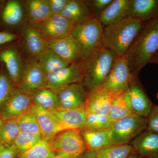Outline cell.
<instances>
[{"label":"cell","instance_id":"7","mask_svg":"<svg viewBox=\"0 0 158 158\" xmlns=\"http://www.w3.org/2000/svg\"><path fill=\"white\" fill-rule=\"evenodd\" d=\"M147 128V118L129 116L115 123L110 129L111 138L115 145L128 144Z\"/></svg>","mask_w":158,"mask_h":158},{"label":"cell","instance_id":"33","mask_svg":"<svg viewBox=\"0 0 158 158\" xmlns=\"http://www.w3.org/2000/svg\"><path fill=\"white\" fill-rule=\"evenodd\" d=\"M20 132L17 119L4 121L0 133V142L7 145L13 144Z\"/></svg>","mask_w":158,"mask_h":158},{"label":"cell","instance_id":"36","mask_svg":"<svg viewBox=\"0 0 158 158\" xmlns=\"http://www.w3.org/2000/svg\"><path fill=\"white\" fill-rule=\"evenodd\" d=\"M41 139V136L20 132L13 144L20 153L31 149Z\"/></svg>","mask_w":158,"mask_h":158},{"label":"cell","instance_id":"44","mask_svg":"<svg viewBox=\"0 0 158 158\" xmlns=\"http://www.w3.org/2000/svg\"><path fill=\"white\" fill-rule=\"evenodd\" d=\"M6 2V1H0V15H1V12H2V10L3 7H4Z\"/></svg>","mask_w":158,"mask_h":158},{"label":"cell","instance_id":"37","mask_svg":"<svg viewBox=\"0 0 158 158\" xmlns=\"http://www.w3.org/2000/svg\"><path fill=\"white\" fill-rule=\"evenodd\" d=\"M113 0H92L85 1L94 17L97 18L106 9Z\"/></svg>","mask_w":158,"mask_h":158},{"label":"cell","instance_id":"45","mask_svg":"<svg viewBox=\"0 0 158 158\" xmlns=\"http://www.w3.org/2000/svg\"><path fill=\"white\" fill-rule=\"evenodd\" d=\"M127 158H140L139 156L137 153H135L131 155V156H129Z\"/></svg>","mask_w":158,"mask_h":158},{"label":"cell","instance_id":"28","mask_svg":"<svg viewBox=\"0 0 158 158\" xmlns=\"http://www.w3.org/2000/svg\"><path fill=\"white\" fill-rule=\"evenodd\" d=\"M25 6L31 24L39 23L52 15L48 0H28L26 1Z\"/></svg>","mask_w":158,"mask_h":158},{"label":"cell","instance_id":"25","mask_svg":"<svg viewBox=\"0 0 158 158\" xmlns=\"http://www.w3.org/2000/svg\"><path fill=\"white\" fill-rule=\"evenodd\" d=\"M75 25L94 18L85 1L70 0L61 14Z\"/></svg>","mask_w":158,"mask_h":158},{"label":"cell","instance_id":"4","mask_svg":"<svg viewBox=\"0 0 158 158\" xmlns=\"http://www.w3.org/2000/svg\"><path fill=\"white\" fill-rule=\"evenodd\" d=\"M103 29L95 18L74 26L70 35L78 47L81 60L88 58L103 45Z\"/></svg>","mask_w":158,"mask_h":158},{"label":"cell","instance_id":"17","mask_svg":"<svg viewBox=\"0 0 158 158\" xmlns=\"http://www.w3.org/2000/svg\"><path fill=\"white\" fill-rule=\"evenodd\" d=\"M23 12V6L20 1H6L0 15L1 31L11 32V30L17 27L22 22Z\"/></svg>","mask_w":158,"mask_h":158},{"label":"cell","instance_id":"11","mask_svg":"<svg viewBox=\"0 0 158 158\" xmlns=\"http://www.w3.org/2000/svg\"><path fill=\"white\" fill-rule=\"evenodd\" d=\"M33 102L29 94L16 87L1 109L0 115L4 121L17 119L30 111Z\"/></svg>","mask_w":158,"mask_h":158},{"label":"cell","instance_id":"30","mask_svg":"<svg viewBox=\"0 0 158 158\" xmlns=\"http://www.w3.org/2000/svg\"><path fill=\"white\" fill-rule=\"evenodd\" d=\"M96 152L98 158H127L136 153L129 144L107 146Z\"/></svg>","mask_w":158,"mask_h":158},{"label":"cell","instance_id":"48","mask_svg":"<svg viewBox=\"0 0 158 158\" xmlns=\"http://www.w3.org/2000/svg\"><path fill=\"white\" fill-rule=\"evenodd\" d=\"M157 98L158 99V93H157Z\"/></svg>","mask_w":158,"mask_h":158},{"label":"cell","instance_id":"5","mask_svg":"<svg viewBox=\"0 0 158 158\" xmlns=\"http://www.w3.org/2000/svg\"><path fill=\"white\" fill-rule=\"evenodd\" d=\"M48 142L55 155L65 158H78L88 150L78 129L61 131Z\"/></svg>","mask_w":158,"mask_h":158},{"label":"cell","instance_id":"14","mask_svg":"<svg viewBox=\"0 0 158 158\" xmlns=\"http://www.w3.org/2000/svg\"><path fill=\"white\" fill-rule=\"evenodd\" d=\"M29 112L37 118L42 140L48 141L57 134L65 130L58 118L52 113L33 105Z\"/></svg>","mask_w":158,"mask_h":158},{"label":"cell","instance_id":"9","mask_svg":"<svg viewBox=\"0 0 158 158\" xmlns=\"http://www.w3.org/2000/svg\"><path fill=\"white\" fill-rule=\"evenodd\" d=\"M82 81L81 68L79 62H77L46 76L44 87L56 93L65 86L81 83Z\"/></svg>","mask_w":158,"mask_h":158},{"label":"cell","instance_id":"40","mask_svg":"<svg viewBox=\"0 0 158 158\" xmlns=\"http://www.w3.org/2000/svg\"><path fill=\"white\" fill-rule=\"evenodd\" d=\"M52 15L61 14L70 0H48Z\"/></svg>","mask_w":158,"mask_h":158},{"label":"cell","instance_id":"3","mask_svg":"<svg viewBox=\"0 0 158 158\" xmlns=\"http://www.w3.org/2000/svg\"><path fill=\"white\" fill-rule=\"evenodd\" d=\"M117 56L103 45L79 62L83 73L82 83L90 91L101 87L107 77Z\"/></svg>","mask_w":158,"mask_h":158},{"label":"cell","instance_id":"12","mask_svg":"<svg viewBox=\"0 0 158 158\" xmlns=\"http://www.w3.org/2000/svg\"><path fill=\"white\" fill-rule=\"evenodd\" d=\"M12 43L0 46V63L18 88L23 61L17 46Z\"/></svg>","mask_w":158,"mask_h":158},{"label":"cell","instance_id":"47","mask_svg":"<svg viewBox=\"0 0 158 158\" xmlns=\"http://www.w3.org/2000/svg\"><path fill=\"white\" fill-rule=\"evenodd\" d=\"M52 158H65V157H63L60 156H56L55 155L54 157H53Z\"/></svg>","mask_w":158,"mask_h":158},{"label":"cell","instance_id":"42","mask_svg":"<svg viewBox=\"0 0 158 158\" xmlns=\"http://www.w3.org/2000/svg\"><path fill=\"white\" fill-rule=\"evenodd\" d=\"M78 158H98V157L96 151L88 149Z\"/></svg>","mask_w":158,"mask_h":158},{"label":"cell","instance_id":"29","mask_svg":"<svg viewBox=\"0 0 158 158\" xmlns=\"http://www.w3.org/2000/svg\"><path fill=\"white\" fill-rule=\"evenodd\" d=\"M135 114L130 110L125 98L124 92L113 93L109 116L115 121H118Z\"/></svg>","mask_w":158,"mask_h":158},{"label":"cell","instance_id":"18","mask_svg":"<svg viewBox=\"0 0 158 158\" xmlns=\"http://www.w3.org/2000/svg\"><path fill=\"white\" fill-rule=\"evenodd\" d=\"M131 145L141 158H158V134L145 130L132 141Z\"/></svg>","mask_w":158,"mask_h":158},{"label":"cell","instance_id":"43","mask_svg":"<svg viewBox=\"0 0 158 158\" xmlns=\"http://www.w3.org/2000/svg\"><path fill=\"white\" fill-rule=\"evenodd\" d=\"M149 63H155L158 65V50L151 59Z\"/></svg>","mask_w":158,"mask_h":158},{"label":"cell","instance_id":"2","mask_svg":"<svg viewBox=\"0 0 158 158\" xmlns=\"http://www.w3.org/2000/svg\"><path fill=\"white\" fill-rule=\"evenodd\" d=\"M144 22L126 17L104 27L103 45L117 56H124L139 33Z\"/></svg>","mask_w":158,"mask_h":158},{"label":"cell","instance_id":"32","mask_svg":"<svg viewBox=\"0 0 158 158\" xmlns=\"http://www.w3.org/2000/svg\"><path fill=\"white\" fill-rule=\"evenodd\" d=\"M55 156L48 142L41 139L31 149L19 153L18 158H52Z\"/></svg>","mask_w":158,"mask_h":158},{"label":"cell","instance_id":"26","mask_svg":"<svg viewBox=\"0 0 158 158\" xmlns=\"http://www.w3.org/2000/svg\"><path fill=\"white\" fill-rule=\"evenodd\" d=\"M33 105L44 110L53 112L62 109L56 93L48 88H43L30 94Z\"/></svg>","mask_w":158,"mask_h":158},{"label":"cell","instance_id":"10","mask_svg":"<svg viewBox=\"0 0 158 158\" xmlns=\"http://www.w3.org/2000/svg\"><path fill=\"white\" fill-rule=\"evenodd\" d=\"M48 41L70 35L74 24L61 15H52L39 23L32 24Z\"/></svg>","mask_w":158,"mask_h":158},{"label":"cell","instance_id":"23","mask_svg":"<svg viewBox=\"0 0 158 158\" xmlns=\"http://www.w3.org/2000/svg\"><path fill=\"white\" fill-rule=\"evenodd\" d=\"M158 12V0H129L127 17L147 21Z\"/></svg>","mask_w":158,"mask_h":158},{"label":"cell","instance_id":"41","mask_svg":"<svg viewBox=\"0 0 158 158\" xmlns=\"http://www.w3.org/2000/svg\"><path fill=\"white\" fill-rule=\"evenodd\" d=\"M20 36L16 33L0 31V46L14 42L19 39Z\"/></svg>","mask_w":158,"mask_h":158},{"label":"cell","instance_id":"46","mask_svg":"<svg viewBox=\"0 0 158 158\" xmlns=\"http://www.w3.org/2000/svg\"><path fill=\"white\" fill-rule=\"evenodd\" d=\"M3 122H4V120H3L2 116H1V115H0V133H1V129H2V126Z\"/></svg>","mask_w":158,"mask_h":158},{"label":"cell","instance_id":"6","mask_svg":"<svg viewBox=\"0 0 158 158\" xmlns=\"http://www.w3.org/2000/svg\"><path fill=\"white\" fill-rule=\"evenodd\" d=\"M137 81L138 77L130 71L125 56H118L101 87L112 93H123Z\"/></svg>","mask_w":158,"mask_h":158},{"label":"cell","instance_id":"16","mask_svg":"<svg viewBox=\"0 0 158 158\" xmlns=\"http://www.w3.org/2000/svg\"><path fill=\"white\" fill-rule=\"evenodd\" d=\"M113 93L99 87L88 91L85 104L87 113L109 115Z\"/></svg>","mask_w":158,"mask_h":158},{"label":"cell","instance_id":"27","mask_svg":"<svg viewBox=\"0 0 158 158\" xmlns=\"http://www.w3.org/2000/svg\"><path fill=\"white\" fill-rule=\"evenodd\" d=\"M35 59L45 76L70 64L48 48Z\"/></svg>","mask_w":158,"mask_h":158},{"label":"cell","instance_id":"24","mask_svg":"<svg viewBox=\"0 0 158 158\" xmlns=\"http://www.w3.org/2000/svg\"><path fill=\"white\" fill-rule=\"evenodd\" d=\"M129 0H113L97 18L102 26H106L127 17Z\"/></svg>","mask_w":158,"mask_h":158},{"label":"cell","instance_id":"39","mask_svg":"<svg viewBox=\"0 0 158 158\" xmlns=\"http://www.w3.org/2000/svg\"><path fill=\"white\" fill-rule=\"evenodd\" d=\"M147 119V129L158 134V105L152 108Z\"/></svg>","mask_w":158,"mask_h":158},{"label":"cell","instance_id":"19","mask_svg":"<svg viewBox=\"0 0 158 158\" xmlns=\"http://www.w3.org/2000/svg\"><path fill=\"white\" fill-rule=\"evenodd\" d=\"M48 48L69 64L81 60L78 47L70 35L48 41Z\"/></svg>","mask_w":158,"mask_h":158},{"label":"cell","instance_id":"31","mask_svg":"<svg viewBox=\"0 0 158 158\" xmlns=\"http://www.w3.org/2000/svg\"><path fill=\"white\" fill-rule=\"evenodd\" d=\"M116 122L109 115L87 113L83 128L97 130L111 129Z\"/></svg>","mask_w":158,"mask_h":158},{"label":"cell","instance_id":"38","mask_svg":"<svg viewBox=\"0 0 158 158\" xmlns=\"http://www.w3.org/2000/svg\"><path fill=\"white\" fill-rule=\"evenodd\" d=\"M19 154L14 144L7 145L0 142V158H17Z\"/></svg>","mask_w":158,"mask_h":158},{"label":"cell","instance_id":"35","mask_svg":"<svg viewBox=\"0 0 158 158\" xmlns=\"http://www.w3.org/2000/svg\"><path fill=\"white\" fill-rule=\"evenodd\" d=\"M17 119L20 132L41 136L37 118L31 112L25 113Z\"/></svg>","mask_w":158,"mask_h":158},{"label":"cell","instance_id":"21","mask_svg":"<svg viewBox=\"0 0 158 158\" xmlns=\"http://www.w3.org/2000/svg\"><path fill=\"white\" fill-rule=\"evenodd\" d=\"M53 113L65 130L81 129L85 125L86 111L85 106L70 109H59Z\"/></svg>","mask_w":158,"mask_h":158},{"label":"cell","instance_id":"34","mask_svg":"<svg viewBox=\"0 0 158 158\" xmlns=\"http://www.w3.org/2000/svg\"><path fill=\"white\" fill-rule=\"evenodd\" d=\"M16 88L6 69L0 63V111Z\"/></svg>","mask_w":158,"mask_h":158},{"label":"cell","instance_id":"20","mask_svg":"<svg viewBox=\"0 0 158 158\" xmlns=\"http://www.w3.org/2000/svg\"><path fill=\"white\" fill-rule=\"evenodd\" d=\"M21 33L31 58L35 59L48 48V40L32 24L22 29Z\"/></svg>","mask_w":158,"mask_h":158},{"label":"cell","instance_id":"15","mask_svg":"<svg viewBox=\"0 0 158 158\" xmlns=\"http://www.w3.org/2000/svg\"><path fill=\"white\" fill-rule=\"evenodd\" d=\"M88 90L82 82L67 85L56 92L62 109H70L85 106Z\"/></svg>","mask_w":158,"mask_h":158},{"label":"cell","instance_id":"49","mask_svg":"<svg viewBox=\"0 0 158 158\" xmlns=\"http://www.w3.org/2000/svg\"></svg>","mask_w":158,"mask_h":158},{"label":"cell","instance_id":"1","mask_svg":"<svg viewBox=\"0 0 158 158\" xmlns=\"http://www.w3.org/2000/svg\"><path fill=\"white\" fill-rule=\"evenodd\" d=\"M158 50V12L144 22L131 45L126 53L131 73H138Z\"/></svg>","mask_w":158,"mask_h":158},{"label":"cell","instance_id":"8","mask_svg":"<svg viewBox=\"0 0 158 158\" xmlns=\"http://www.w3.org/2000/svg\"><path fill=\"white\" fill-rule=\"evenodd\" d=\"M45 77L36 59L31 58L23 62L18 88L30 95L44 87Z\"/></svg>","mask_w":158,"mask_h":158},{"label":"cell","instance_id":"22","mask_svg":"<svg viewBox=\"0 0 158 158\" xmlns=\"http://www.w3.org/2000/svg\"><path fill=\"white\" fill-rule=\"evenodd\" d=\"M81 135L88 149L97 151L102 148L115 145L111 136V130H97L83 128Z\"/></svg>","mask_w":158,"mask_h":158},{"label":"cell","instance_id":"13","mask_svg":"<svg viewBox=\"0 0 158 158\" xmlns=\"http://www.w3.org/2000/svg\"><path fill=\"white\" fill-rule=\"evenodd\" d=\"M130 110L135 115L147 118L152 108V104L138 81L124 92Z\"/></svg>","mask_w":158,"mask_h":158}]
</instances>
